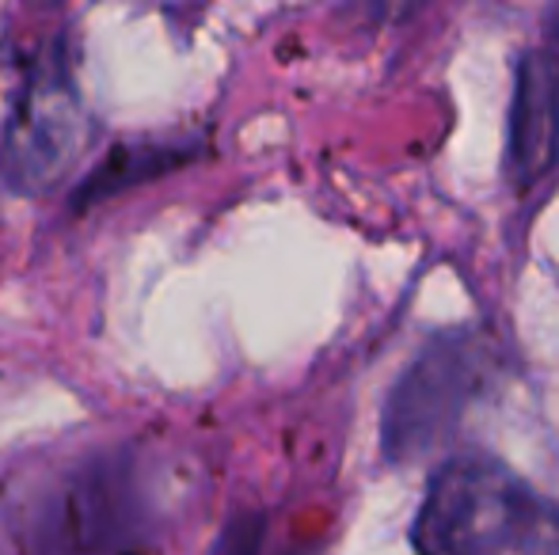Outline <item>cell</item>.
Segmentation results:
<instances>
[{
	"label": "cell",
	"instance_id": "cell-1",
	"mask_svg": "<svg viewBox=\"0 0 559 555\" xmlns=\"http://www.w3.org/2000/svg\"><path fill=\"white\" fill-rule=\"evenodd\" d=\"M20 555H148L160 548V472L141 445H92L4 483Z\"/></svg>",
	"mask_w": 559,
	"mask_h": 555
},
{
	"label": "cell",
	"instance_id": "cell-2",
	"mask_svg": "<svg viewBox=\"0 0 559 555\" xmlns=\"http://www.w3.org/2000/svg\"><path fill=\"white\" fill-rule=\"evenodd\" d=\"M412 544L415 555H559V503L495 457H449L430 475Z\"/></svg>",
	"mask_w": 559,
	"mask_h": 555
},
{
	"label": "cell",
	"instance_id": "cell-3",
	"mask_svg": "<svg viewBox=\"0 0 559 555\" xmlns=\"http://www.w3.org/2000/svg\"><path fill=\"white\" fill-rule=\"evenodd\" d=\"M499 354L487 335H435L392 385L381 415V449L392 464H419L449 445L456 426L495 388Z\"/></svg>",
	"mask_w": 559,
	"mask_h": 555
},
{
	"label": "cell",
	"instance_id": "cell-4",
	"mask_svg": "<svg viewBox=\"0 0 559 555\" xmlns=\"http://www.w3.org/2000/svg\"><path fill=\"white\" fill-rule=\"evenodd\" d=\"M88 126L69 65L58 50L27 69L0 130V176L15 194H43L73 171Z\"/></svg>",
	"mask_w": 559,
	"mask_h": 555
},
{
	"label": "cell",
	"instance_id": "cell-5",
	"mask_svg": "<svg viewBox=\"0 0 559 555\" xmlns=\"http://www.w3.org/2000/svg\"><path fill=\"white\" fill-rule=\"evenodd\" d=\"M559 160V53L533 50L518 65L510 104L507 171L514 186H533Z\"/></svg>",
	"mask_w": 559,
	"mask_h": 555
},
{
	"label": "cell",
	"instance_id": "cell-6",
	"mask_svg": "<svg viewBox=\"0 0 559 555\" xmlns=\"http://www.w3.org/2000/svg\"><path fill=\"white\" fill-rule=\"evenodd\" d=\"M187 156H194V153H183L179 145L118 148V153H111L96 171H92L88 183H84L81 194H76V202H99V198H107V194L122 191V186L138 183L141 176L148 179V176H160V171L176 168V164H183Z\"/></svg>",
	"mask_w": 559,
	"mask_h": 555
},
{
	"label": "cell",
	"instance_id": "cell-7",
	"mask_svg": "<svg viewBox=\"0 0 559 555\" xmlns=\"http://www.w3.org/2000/svg\"><path fill=\"white\" fill-rule=\"evenodd\" d=\"M206 555H282L271 544V526L263 514H236L222 526Z\"/></svg>",
	"mask_w": 559,
	"mask_h": 555
},
{
	"label": "cell",
	"instance_id": "cell-8",
	"mask_svg": "<svg viewBox=\"0 0 559 555\" xmlns=\"http://www.w3.org/2000/svg\"><path fill=\"white\" fill-rule=\"evenodd\" d=\"M548 50L559 53V8H552V15H548Z\"/></svg>",
	"mask_w": 559,
	"mask_h": 555
}]
</instances>
